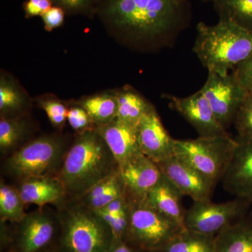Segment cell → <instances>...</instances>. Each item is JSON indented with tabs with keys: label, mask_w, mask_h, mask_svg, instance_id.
<instances>
[{
	"label": "cell",
	"mask_w": 252,
	"mask_h": 252,
	"mask_svg": "<svg viewBox=\"0 0 252 252\" xmlns=\"http://www.w3.org/2000/svg\"><path fill=\"white\" fill-rule=\"evenodd\" d=\"M180 0H107L104 20L116 31L141 39L171 32L182 14Z\"/></svg>",
	"instance_id": "obj_1"
},
{
	"label": "cell",
	"mask_w": 252,
	"mask_h": 252,
	"mask_svg": "<svg viewBox=\"0 0 252 252\" xmlns=\"http://www.w3.org/2000/svg\"><path fill=\"white\" fill-rule=\"evenodd\" d=\"M119 169L105 141L96 129L81 132L63 158L59 171L67 195L80 198Z\"/></svg>",
	"instance_id": "obj_2"
},
{
	"label": "cell",
	"mask_w": 252,
	"mask_h": 252,
	"mask_svg": "<svg viewBox=\"0 0 252 252\" xmlns=\"http://www.w3.org/2000/svg\"><path fill=\"white\" fill-rule=\"evenodd\" d=\"M193 51L208 72L226 76L252 54V32L234 23L197 26Z\"/></svg>",
	"instance_id": "obj_3"
},
{
	"label": "cell",
	"mask_w": 252,
	"mask_h": 252,
	"mask_svg": "<svg viewBox=\"0 0 252 252\" xmlns=\"http://www.w3.org/2000/svg\"><path fill=\"white\" fill-rule=\"evenodd\" d=\"M62 213V252H108L114 235L97 212L80 203L69 205Z\"/></svg>",
	"instance_id": "obj_4"
},
{
	"label": "cell",
	"mask_w": 252,
	"mask_h": 252,
	"mask_svg": "<svg viewBox=\"0 0 252 252\" xmlns=\"http://www.w3.org/2000/svg\"><path fill=\"white\" fill-rule=\"evenodd\" d=\"M65 153L61 139L56 136H43L11 154L5 161V170L20 181L52 176L53 172L59 171Z\"/></svg>",
	"instance_id": "obj_5"
},
{
	"label": "cell",
	"mask_w": 252,
	"mask_h": 252,
	"mask_svg": "<svg viewBox=\"0 0 252 252\" xmlns=\"http://www.w3.org/2000/svg\"><path fill=\"white\" fill-rule=\"evenodd\" d=\"M228 134L193 140H175V155L185 160L212 183L223 178L235 147Z\"/></svg>",
	"instance_id": "obj_6"
},
{
	"label": "cell",
	"mask_w": 252,
	"mask_h": 252,
	"mask_svg": "<svg viewBox=\"0 0 252 252\" xmlns=\"http://www.w3.org/2000/svg\"><path fill=\"white\" fill-rule=\"evenodd\" d=\"M129 201L130 218L126 237L142 250L158 252L186 229L143 200Z\"/></svg>",
	"instance_id": "obj_7"
},
{
	"label": "cell",
	"mask_w": 252,
	"mask_h": 252,
	"mask_svg": "<svg viewBox=\"0 0 252 252\" xmlns=\"http://www.w3.org/2000/svg\"><path fill=\"white\" fill-rule=\"evenodd\" d=\"M250 203L240 198L222 203H212L210 200L194 201L192 206L186 210L184 225L186 229L215 235L243 216Z\"/></svg>",
	"instance_id": "obj_8"
},
{
	"label": "cell",
	"mask_w": 252,
	"mask_h": 252,
	"mask_svg": "<svg viewBox=\"0 0 252 252\" xmlns=\"http://www.w3.org/2000/svg\"><path fill=\"white\" fill-rule=\"evenodd\" d=\"M200 91L225 130L234 122L239 107L248 94L233 73L221 76L208 72L206 82Z\"/></svg>",
	"instance_id": "obj_9"
},
{
	"label": "cell",
	"mask_w": 252,
	"mask_h": 252,
	"mask_svg": "<svg viewBox=\"0 0 252 252\" xmlns=\"http://www.w3.org/2000/svg\"><path fill=\"white\" fill-rule=\"evenodd\" d=\"M162 175L179 189L183 195L193 201L211 199L215 184L185 160L173 155L158 162Z\"/></svg>",
	"instance_id": "obj_10"
},
{
	"label": "cell",
	"mask_w": 252,
	"mask_h": 252,
	"mask_svg": "<svg viewBox=\"0 0 252 252\" xmlns=\"http://www.w3.org/2000/svg\"><path fill=\"white\" fill-rule=\"evenodd\" d=\"M222 178L223 187L237 198L252 201V137L238 136Z\"/></svg>",
	"instance_id": "obj_11"
},
{
	"label": "cell",
	"mask_w": 252,
	"mask_h": 252,
	"mask_svg": "<svg viewBox=\"0 0 252 252\" xmlns=\"http://www.w3.org/2000/svg\"><path fill=\"white\" fill-rule=\"evenodd\" d=\"M168 98L170 106L193 126L199 137H217L228 134L200 91L188 97L169 96Z\"/></svg>",
	"instance_id": "obj_12"
},
{
	"label": "cell",
	"mask_w": 252,
	"mask_h": 252,
	"mask_svg": "<svg viewBox=\"0 0 252 252\" xmlns=\"http://www.w3.org/2000/svg\"><path fill=\"white\" fill-rule=\"evenodd\" d=\"M142 153L158 162L175 155V139L169 135L154 107L141 118L137 126Z\"/></svg>",
	"instance_id": "obj_13"
},
{
	"label": "cell",
	"mask_w": 252,
	"mask_h": 252,
	"mask_svg": "<svg viewBox=\"0 0 252 252\" xmlns=\"http://www.w3.org/2000/svg\"><path fill=\"white\" fill-rule=\"evenodd\" d=\"M119 171L125 185L127 198L135 201L144 200L162 176L157 162L143 154L119 167Z\"/></svg>",
	"instance_id": "obj_14"
},
{
	"label": "cell",
	"mask_w": 252,
	"mask_h": 252,
	"mask_svg": "<svg viewBox=\"0 0 252 252\" xmlns=\"http://www.w3.org/2000/svg\"><path fill=\"white\" fill-rule=\"evenodd\" d=\"M95 129L105 141L119 167L143 154L139 144L137 126L129 125L116 119Z\"/></svg>",
	"instance_id": "obj_15"
},
{
	"label": "cell",
	"mask_w": 252,
	"mask_h": 252,
	"mask_svg": "<svg viewBox=\"0 0 252 252\" xmlns=\"http://www.w3.org/2000/svg\"><path fill=\"white\" fill-rule=\"evenodd\" d=\"M56 224L52 217L42 210L27 214L19 222L18 252H39L54 238Z\"/></svg>",
	"instance_id": "obj_16"
},
{
	"label": "cell",
	"mask_w": 252,
	"mask_h": 252,
	"mask_svg": "<svg viewBox=\"0 0 252 252\" xmlns=\"http://www.w3.org/2000/svg\"><path fill=\"white\" fill-rule=\"evenodd\" d=\"M23 203L44 207L47 204L62 205L67 196L59 177L54 176L30 177L20 182L18 189Z\"/></svg>",
	"instance_id": "obj_17"
},
{
	"label": "cell",
	"mask_w": 252,
	"mask_h": 252,
	"mask_svg": "<svg viewBox=\"0 0 252 252\" xmlns=\"http://www.w3.org/2000/svg\"><path fill=\"white\" fill-rule=\"evenodd\" d=\"M182 196L183 195L179 189L162 175L158 183L149 190L142 200L176 223L185 227L186 210L182 206Z\"/></svg>",
	"instance_id": "obj_18"
},
{
	"label": "cell",
	"mask_w": 252,
	"mask_h": 252,
	"mask_svg": "<svg viewBox=\"0 0 252 252\" xmlns=\"http://www.w3.org/2000/svg\"><path fill=\"white\" fill-rule=\"evenodd\" d=\"M124 195H126L125 185L118 169L94 186L79 200L85 206L97 211Z\"/></svg>",
	"instance_id": "obj_19"
},
{
	"label": "cell",
	"mask_w": 252,
	"mask_h": 252,
	"mask_svg": "<svg viewBox=\"0 0 252 252\" xmlns=\"http://www.w3.org/2000/svg\"><path fill=\"white\" fill-rule=\"evenodd\" d=\"M217 252H252V222L240 220L217 237Z\"/></svg>",
	"instance_id": "obj_20"
},
{
	"label": "cell",
	"mask_w": 252,
	"mask_h": 252,
	"mask_svg": "<svg viewBox=\"0 0 252 252\" xmlns=\"http://www.w3.org/2000/svg\"><path fill=\"white\" fill-rule=\"evenodd\" d=\"M158 252H217V237L185 229Z\"/></svg>",
	"instance_id": "obj_21"
},
{
	"label": "cell",
	"mask_w": 252,
	"mask_h": 252,
	"mask_svg": "<svg viewBox=\"0 0 252 252\" xmlns=\"http://www.w3.org/2000/svg\"><path fill=\"white\" fill-rule=\"evenodd\" d=\"M118 102L117 119L129 125L137 126L141 118L154 107L131 88L116 93Z\"/></svg>",
	"instance_id": "obj_22"
},
{
	"label": "cell",
	"mask_w": 252,
	"mask_h": 252,
	"mask_svg": "<svg viewBox=\"0 0 252 252\" xmlns=\"http://www.w3.org/2000/svg\"><path fill=\"white\" fill-rule=\"evenodd\" d=\"M79 106L85 109L97 127L108 124L117 117L118 102L115 94L87 97L81 101Z\"/></svg>",
	"instance_id": "obj_23"
},
{
	"label": "cell",
	"mask_w": 252,
	"mask_h": 252,
	"mask_svg": "<svg viewBox=\"0 0 252 252\" xmlns=\"http://www.w3.org/2000/svg\"><path fill=\"white\" fill-rule=\"evenodd\" d=\"M215 4L220 21L234 23L252 32V0H219Z\"/></svg>",
	"instance_id": "obj_24"
},
{
	"label": "cell",
	"mask_w": 252,
	"mask_h": 252,
	"mask_svg": "<svg viewBox=\"0 0 252 252\" xmlns=\"http://www.w3.org/2000/svg\"><path fill=\"white\" fill-rule=\"evenodd\" d=\"M26 98L22 91L9 77L0 80V112L1 117L9 118L21 112Z\"/></svg>",
	"instance_id": "obj_25"
},
{
	"label": "cell",
	"mask_w": 252,
	"mask_h": 252,
	"mask_svg": "<svg viewBox=\"0 0 252 252\" xmlns=\"http://www.w3.org/2000/svg\"><path fill=\"white\" fill-rule=\"evenodd\" d=\"M25 203L18 189L1 182L0 185V217L1 220L19 223L27 214Z\"/></svg>",
	"instance_id": "obj_26"
},
{
	"label": "cell",
	"mask_w": 252,
	"mask_h": 252,
	"mask_svg": "<svg viewBox=\"0 0 252 252\" xmlns=\"http://www.w3.org/2000/svg\"><path fill=\"white\" fill-rule=\"evenodd\" d=\"M26 124L19 118L1 117L0 120V150L9 153L22 140L26 134Z\"/></svg>",
	"instance_id": "obj_27"
},
{
	"label": "cell",
	"mask_w": 252,
	"mask_h": 252,
	"mask_svg": "<svg viewBox=\"0 0 252 252\" xmlns=\"http://www.w3.org/2000/svg\"><path fill=\"white\" fill-rule=\"evenodd\" d=\"M238 136L252 137V92H248L235 115Z\"/></svg>",
	"instance_id": "obj_28"
},
{
	"label": "cell",
	"mask_w": 252,
	"mask_h": 252,
	"mask_svg": "<svg viewBox=\"0 0 252 252\" xmlns=\"http://www.w3.org/2000/svg\"><path fill=\"white\" fill-rule=\"evenodd\" d=\"M40 106L55 127H61L65 124L68 110L62 102L57 99H44L40 101Z\"/></svg>",
	"instance_id": "obj_29"
},
{
	"label": "cell",
	"mask_w": 252,
	"mask_h": 252,
	"mask_svg": "<svg viewBox=\"0 0 252 252\" xmlns=\"http://www.w3.org/2000/svg\"><path fill=\"white\" fill-rule=\"evenodd\" d=\"M67 121L71 127L80 133L90 130L91 125L94 124L90 116L81 106L73 107L68 110Z\"/></svg>",
	"instance_id": "obj_30"
},
{
	"label": "cell",
	"mask_w": 252,
	"mask_h": 252,
	"mask_svg": "<svg viewBox=\"0 0 252 252\" xmlns=\"http://www.w3.org/2000/svg\"><path fill=\"white\" fill-rule=\"evenodd\" d=\"M233 74L248 92H252V54L233 69Z\"/></svg>",
	"instance_id": "obj_31"
},
{
	"label": "cell",
	"mask_w": 252,
	"mask_h": 252,
	"mask_svg": "<svg viewBox=\"0 0 252 252\" xmlns=\"http://www.w3.org/2000/svg\"><path fill=\"white\" fill-rule=\"evenodd\" d=\"M64 11L59 6H54L41 16L46 31H51L60 27L64 21Z\"/></svg>",
	"instance_id": "obj_32"
},
{
	"label": "cell",
	"mask_w": 252,
	"mask_h": 252,
	"mask_svg": "<svg viewBox=\"0 0 252 252\" xmlns=\"http://www.w3.org/2000/svg\"><path fill=\"white\" fill-rule=\"evenodd\" d=\"M51 0H28L25 4V11L28 16H41L51 9Z\"/></svg>",
	"instance_id": "obj_33"
},
{
	"label": "cell",
	"mask_w": 252,
	"mask_h": 252,
	"mask_svg": "<svg viewBox=\"0 0 252 252\" xmlns=\"http://www.w3.org/2000/svg\"><path fill=\"white\" fill-rule=\"evenodd\" d=\"M59 7L69 11H79L90 5L91 0H51Z\"/></svg>",
	"instance_id": "obj_34"
},
{
	"label": "cell",
	"mask_w": 252,
	"mask_h": 252,
	"mask_svg": "<svg viewBox=\"0 0 252 252\" xmlns=\"http://www.w3.org/2000/svg\"><path fill=\"white\" fill-rule=\"evenodd\" d=\"M107 252H136L132 247L128 245L124 239L114 240L111 248Z\"/></svg>",
	"instance_id": "obj_35"
},
{
	"label": "cell",
	"mask_w": 252,
	"mask_h": 252,
	"mask_svg": "<svg viewBox=\"0 0 252 252\" xmlns=\"http://www.w3.org/2000/svg\"><path fill=\"white\" fill-rule=\"evenodd\" d=\"M210 1H213L214 2H215V1H219V0H210Z\"/></svg>",
	"instance_id": "obj_36"
},
{
	"label": "cell",
	"mask_w": 252,
	"mask_h": 252,
	"mask_svg": "<svg viewBox=\"0 0 252 252\" xmlns=\"http://www.w3.org/2000/svg\"><path fill=\"white\" fill-rule=\"evenodd\" d=\"M51 252V251H46V252Z\"/></svg>",
	"instance_id": "obj_37"
},
{
	"label": "cell",
	"mask_w": 252,
	"mask_h": 252,
	"mask_svg": "<svg viewBox=\"0 0 252 252\" xmlns=\"http://www.w3.org/2000/svg\"><path fill=\"white\" fill-rule=\"evenodd\" d=\"M12 252V251H9V252Z\"/></svg>",
	"instance_id": "obj_38"
}]
</instances>
